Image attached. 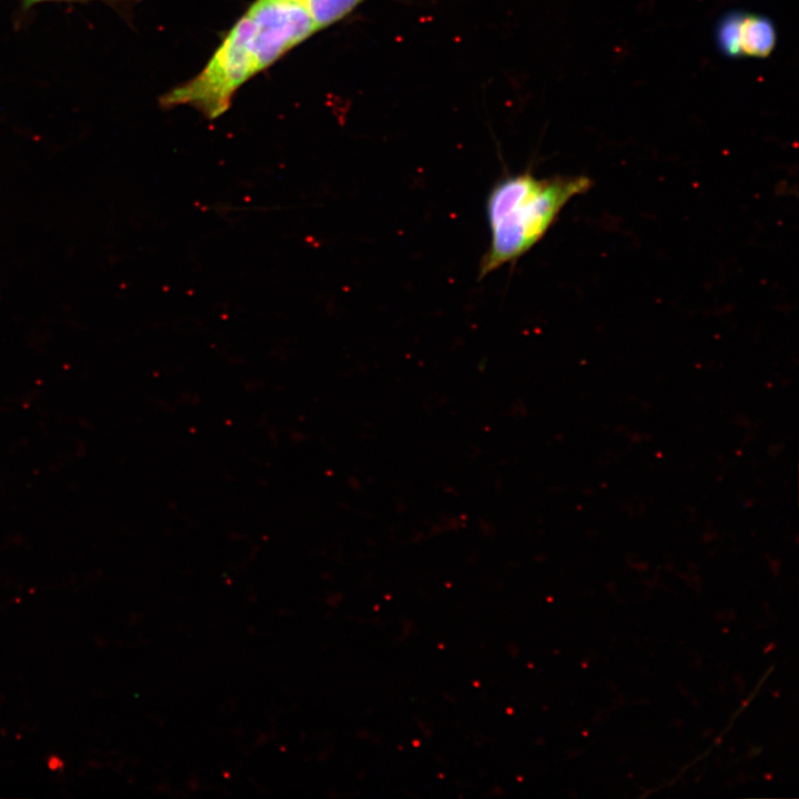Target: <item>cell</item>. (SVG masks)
Returning <instances> with one entry per match:
<instances>
[{
    "mask_svg": "<svg viewBox=\"0 0 799 799\" xmlns=\"http://www.w3.org/2000/svg\"><path fill=\"white\" fill-rule=\"evenodd\" d=\"M312 33L306 12L292 0H256L237 20L204 69L164 94L163 107L190 105L206 118L223 114L251 77Z\"/></svg>",
    "mask_w": 799,
    "mask_h": 799,
    "instance_id": "6da1fadb",
    "label": "cell"
},
{
    "mask_svg": "<svg viewBox=\"0 0 799 799\" xmlns=\"http://www.w3.org/2000/svg\"><path fill=\"white\" fill-rule=\"evenodd\" d=\"M589 186L585 176L537 179L529 172L497 181L486 202L490 242L479 264V277L528 252L566 203Z\"/></svg>",
    "mask_w": 799,
    "mask_h": 799,
    "instance_id": "7a4b0ae2",
    "label": "cell"
},
{
    "mask_svg": "<svg viewBox=\"0 0 799 799\" xmlns=\"http://www.w3.org/2000/svg\"><path fill=\"white\" fill-rule=\"evenodd\" d=\"M716 40L728 57L763 58L776 44V29L769 18L734 11L719 21Z\"/></svg>",
    "mask_w": 799,
    "mask_h": 799,
    "instance_id": "3957f363",
    "label": "cell"
},
{
    "mask_svg": "<svg viewBox=\"0 0 799 799\" xmlns=\"http://www.w3.org/2000/svg\"><path fill=\"white\" fill-rule=\"evenodd\" d=\"M364 1L365 0H303L316 31L342 20Z\"/></svg>",
    "mask_w": 799,
    "mask_h": 799,
    "instance_id": "277c9868",
    "label": "cell"
},
{
    "mask_svg": "<svg viewBox=\"0 0 799 799\" xmlns=\"http://www.w3.org/2000/svg\"><path fill=\"white\" fill-rule=\"evenodd\" d=\"M92 2V1H101L104 3H108L110 6H120L129 0H20L22 7L24 9H29L33 7L34 4L41 3V2Z\"/></svg>",
    "mask_w": 799,
    "mask_h": 799,
    "instance_id": "5b68a950",
    "label": "cell"
}]
</instances>
